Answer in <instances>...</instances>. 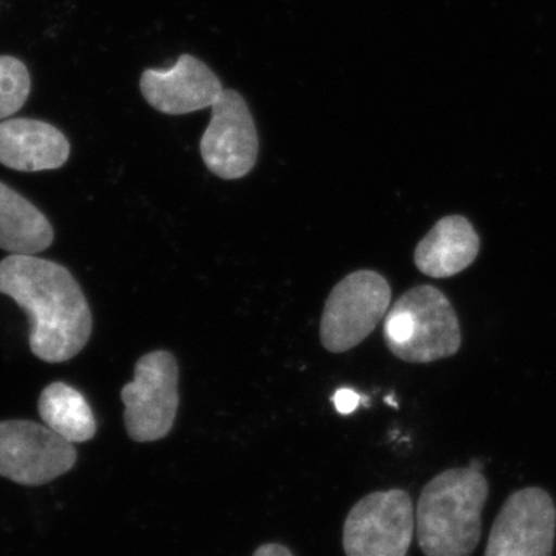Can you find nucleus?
<instances>
[{
    "mask_svg": "<svg viewBox=\"0 0 556 556\" xmlns=\"http://www.w3.org/2000/svg\"><path fill=\"white\" fill-rule=\"evenodd\" d=\"M479 247L481 243L473 225L466 217L450 215L439 219L417 244L415 263L428 277H453L477 260Z\"/></svg>",
    "mask_w": 556,
    "mask_h": 556,
    "instance_id": "nucleus-12",
    "label": "nucleus"
},
{
    "mask_svg": "<svg viewBox=\"0 0 556 556\" xmlns=\"http://www.w3.org/2000/svg\"><path fill=\"white\" fill-rule=\"evenodd\" d=\"M68 156V139L51 124L30 118L0 123V164L10 169H60L67 163Z\"/></svg>",
    "mask_w": 556,
    "mask_h": 556,
    "instance_id": "nucleus-11",
    "label": "nucleus"
},
{
    "mask_svg": "<svg viewBox=\"0 0 556 556\" xmlns=\"http://www.w3.org/2000/svg\"><path fill=\"white\" fill-rule=\"evenodd\" d=\"M0 294L30 317V348L40 361L67 362L89 342V303L64 266L36 255H10L0 262Z\"/></svg>",
    "mask_w": 556,
    "mask_h": 556,
    "instance_id": "nucleus-1",
    "label": "nucleus"
},
{
    "mask_svg": "<svg viewBox=\"0 0 556 556\" xmlns=\"http://www.w3.org/2000/svg\"><path fill=\"white\" fill-rule=\"evenodd\" d=\"M252 556H294L289 548L281 546V544H265L260 546Z\"/></svg>",
    "mask_w": 556,
    "mask_h": 556,
    "instance_id": "nucleus-17",
    "label": "nucleus"
},
{
    "mask_svg": "<svg viewBox=\"0 0 556 556\" xmlns=\"http://www.w3.org/2000/svg\"><path fill=\"white\" fill-rule=\"evenodd\" d=\"M139 87L153 109L174 116L212 108L225 90L218 76L188 53L169 70H146Z\"/></svg>",
    "mask_w": 556,
    "mask_h": 556,
    "instance_id": "nucleus-10",
    "label": "nucleus"
},
{
    "mask_svg": "<svg viewBox=\"0 0 556 556\" xmlns=\"http://www.w3.org/2000/svg\"><path fill=\"white\" fill-rule=\"evenodd\" d=\"M204 164L223 179L247 177L258 159L255 121L239 91L225 89L212 105V118L200 141Z\"/></svg>",
    "mask_w": 556,
    "mask_h": 556,
    "instance_id": "nucleus-8",
    "label": "nucleus"
},
{
    "mask_svg": "<svg viewBox=\"0 0 556 556\" xmlns=\"http://www.w3.org/2000/svg\"><path fill=\"white\" fill-rule=\"evenodd\" d=\"M178 364L169 351H152L135 365V378L121 391L124 422L135 442L166 438L177 417Z\"/></svg>",
    "mask_w": 556,
    "mask_h": 556,
    "instance_id": "nucleus-5",
    "label": "nucleus"
},
{
    "mask_svg": "<svg viewBox=\"0 0 556 556\" xmlns=\"http://www.w3.org/2000/svg\"><path fill=\"white\" fill-rule=\"evenodd\" d=\"M31 79L24 62L0 56V119L20 112L30 94Z\"/></svg>",
    "mask_w": 556,
    "mask_h": 556,
    "instance_id": "nucleus-15",
    "label": "nucleus"
},
{
    "mask_svg": "<svg viewBox=\"0 0 556 556\" xmlns=\"http://www.w3.org/2000/svg\"><path fill=\"white\" fill-rule=\"evenodd\" d=\"M416 529V511L404 490L376 492L351 508L343 526L346 556H405Z\"/></svg>",
    "mask_w": 556,
    "mask_h": 556,
    "instance_id": "nucleus-6",
    "label": "nucleus"
},
{
    "mask_svg": "<svg viewBox=\"0 0 556 556\" xmlns=\"http://www.w3.org/2000/svg\"><path fill=\"white\" fill-rule=\"evenodd\" d=\"M39 415L50 430L70 444L90 441L97 434V420L89 402L67 383H50L40 393Z\"/></svg>",
    "mask_w": 556,
    "mask_h": 556,
    "instance_id": "nucleus-14",
    "label": "nucleus"
},
{
    "mask_svg": "<svg viewBox=\"0 0 556 556\" xmlns=\"http://www.w3.org/2000/svg\"><path fill=\"white\" fill-rule=\"evenodd\" d=\"M489 484L475 468H452L431 479L416 508V532L426 556H470L481 538Z\"/></svg>",
    "mask_w": 556,
    "mask_h": 556,
    "instance_id": "nucleus-2",
    "label": "nucleus"
},
{
    "mask_svg": "<svg viewBox=\"0 0 556 556\" xmlns=\"http://www.w3.org/2000/svg\"><path fill=\"white\" fill-rule=\"evenodd\" d=\"M53 240V228L46 215L0 182V249L10 255H38Z\"/></svg>",
    "mask_w": 556,
    "mask_h": 556,
    "instance_id": "nucleus-13",
    "label": "nucleus"
},
{
    "mask_svg": "<svg viewBox=\"0 0 556 556\" xmlns=\"http://www.w3.org/2000/svg\"><path fill=\"white\" fill-rule=\"evenodd\" d=\"M75 445L31 420L0 422V477L21 485H43L72 470Z\"/></svg>",
    "mask_w": 556,
    "mask_h": 556,
    "instance_id": "nucleus-7",
    "label": "nucleus"
},
{
    "mask_svg": "<svg viewBox=\"0 0 556 556\" xmlns=\"http://www.w3.org/2000/svg\"><path fill=\"white\" fill-rule=\"evenodd\" d=\"M332 402L340 415H351L361 404V396L351 388H340L332 396Z\"/></svg>",
    "mask_w": 556,
    "mask_h": 556,
    "instance_id": "nucleus-16",
    "label": "nucleus"
},
{
    "mask_svg": "<svg viewBox=\"0 0 556 556\" xmlns=\"http://www.w3.org/2000/svg\"><path fill=\"white\" fill-rule=\"evenodd\" d=\"M391 288L375 270H356L340 280L325 303L320 321L321 345L329 353H345L375 331L387 316Z\"/></svg>",
    "mask_w": 556,
    "mask_h": 556,
    "instance_id": "nucleus-4",
    "label": "nucleus"
},
{
    "mask_svg": "<svg viewBox=\"0 0 556 556\" xmlns=\"http://www.w3.org/2000/svg\"><path fill=\"white\" fill-rule=\"evenodd\" d=\"M556 508L544 490L525 489L508 497L490 532L485 556H552Z\"/></svg>",
    "mask_w": 556,
    "mask_h": 556,
    "instance_id": "nucleus-9",
    "label": "nucleus"
},
{
    "mask_svg": "<svg viewBox=\"0 0 556 556\" xmlns=\"http://www.w3.org/2000/svg\"><path fill=\"white\" fill-rule=\"evenodd\" d=\"M383 338L401 361L430 364L459 351V321L444 292L422 285L409 289L388 309Z\"/></svg>",
    "mask_w": 556,
    "mask_h": 556,
    "instance_id": "nucleus-3",
    "label": "nucleus"
}]
</instances>
